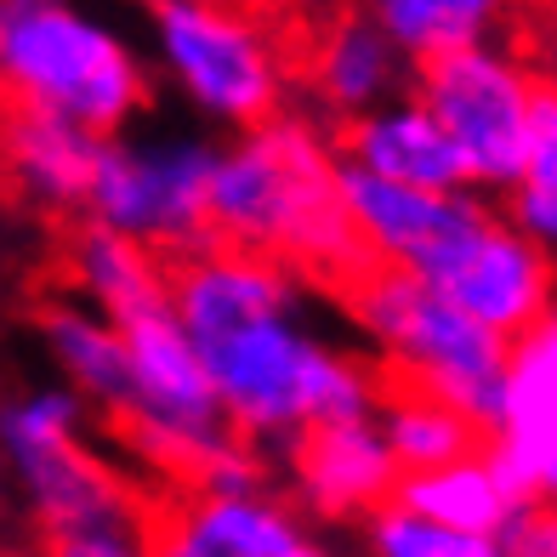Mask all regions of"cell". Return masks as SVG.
Returning a JSON list of instances; mask_svg holds the SVG:
<instances>
[{
    "mask_svg": "<svg viewBox=\"0 0 557 557\" xmlns=\"http://www.w3.org/2000/svg\"><path fill=\"white\" fill-rule=\"evenodd\" d=\"M171 308L199 347L227 426L245 444L301 438L382 404V375L308 324L296 268L239 245H199L171 262Z\"/></svg>",
    "mask_w": 557,
    "mask_h": 557,
    "instance_id": "obj_1",
    "label": "cell"
},
{
    "mask_svg": "<svg viewBox=\"0 0 557 557\" xmlns=\"http://www.w3.org/2000/svg\"><path fill=\"white\" fill-rule=\"evenodd\" d=\"M336 143L308 114H268L234 143H216L211 160V239L257 257H278L324 278L370 268L336 194Z\"/></svg>",
    "mask_w": 557,
    "mask_h": 557,
    "instance_id": "obj_2",
    "label": "cell"
},
{
    "mask_svg": "<svg viewBox=\"0 0 557 557\" xmlns=\"http://www.w3.org/2000/svg\"><path fill=\"white\" fill-rule=\"evenodd\" d=\"M148 52L86 0H0V103L125 132L148 109Z\"/></svg>",
    "mask_w": 557,
    "mask_h": 557,
    "instance_id": "obj_3",
    "label": "cell"
},
{
    "mask_svg": "<svg viewBox=\"0 0 557 557\" xmlns=\"http://www.w3.org/2000/svg\"><path fill=\"white\" fill-rule=\"evenodd\" d=\"M347 319L382 352V364L398 375V387H421L455 404L478 433L495 426L506 336L467 319L438 285H426V278L404 268L370 262L347 278Z\"/></svg>",
    "mask_w": 557,
    "mask_h": 557,
    "instance_id": "obj_4",
    "label": "cell"
},
{
    "mask_svg": "<svg viewBox=\"0 0 557 557\" xmlns=\"http://www.w3.org/2000/svg\"><path fill=\"white\" fill-rule=\"evenodd\" d=\"M114 324L125 342V364H132V398L114 416V426L148 467L194 484V472L239 433L222 416L211 375L199 364V347L171 308V290L114 313Z\"/></svg>",
    "mask_w": 557,
    "mask_h": 557,
    "instance_id": "obj_5",
    "label": "cell"
},
{
    "mask_svg": "<svg viewBox=\"0 0 557 557\" xmlns=\"http://www.w3.org/2000/svg\"><path fill=\"white\" fill-rule=\"evenodd\" d=\"M148 69L222 132L285 109L278 46L227 0H148Z\"/></svg>",
    "mask_w": 557,
    "mask_h": 557,
    "instance_id": "obj_6",
    "label": "cell"
},
{
    "mask_svg": "<svg viewBox=\"0 0 557 557\" xmlns=\"http://www.w3.org/2000/svg\"><path fill=\"white\" fill-rule=\"evenodd\" d=\"M86 416L91 404L69 382L29 387L0 404V449L46 535L143 523L132 484L86 444Z\"/></svg>",
    "mask_w": 557,
    "mask_h": 557,
    "instance_id": "obj_7",
    "label": "cell"
},
{
    "mask_svg": "<svg viewBox=\"0 0 557 557\" xmlns=\"http://www.w3.org/2000/svg\"><path fill=\"white\" fill-rule=\"evenodd\" d=\"M211 160H216V143L206 137H183V132L137 137L132 125L109 132L103 148H97V171L81 216L160 250V257H188V250L211 245V216H206Z\"/></svg>",
    "mask_w": 557,
    "mask_h": 557,
    "instance_id": "obj_8",
    "label": "cell"
},
{
    "mask_svg": "<svg viewBox=\"0 0 557 557\" xmlns=\"http://www.w3.org/2000/svg\"><path fill=\"white\" fill-rule=\"evenodd\" d=\"M535 74L500 40H472L416 63V97L438 114L478 194H506L523 171Z\"/></svg>",
    "mask_w": 557,
    "mask_h": 557,
    "instance_id": "obj_9",
    "label": "cell"
},
{
    "mask_svg": "<svg viewBox=\"0 0 557 557\" xmlns=\"http://www.w3.org/2000/svg\"><path fill=\"white\" fill-rule=\"evenodd\" d=\"M336 194L364 257L416 278H438L455 250L495 216L490 194L478 188H410L347 160H336Z\"/></svg>",
    "mask_w": 557,
    "mask_h": 557,
    "instance_id": "obj_10",
    "label": "cell"
},
{
    "mask_svg": "<svg viewBox=\"0 0 557 557\" xmlns=\"http://www.w3.org/2000/svg\"><path fill=\"white\" fill-rule=\"evenodd\" d=\"M484 455L518 500H557V308L506 342Z\"/></svg>",
    "mask_w": 557,
    "mask_h": 557,
    "instance_id": "obj_11",
    "label": "cell"
},
{
    "mask_svg": "<svg viewBox=\"0 0 557 557\" xmlns=\"http://www.w3.org/2000/svg\"><path fill=\"white\" fill-rule=\"evenodd\" d=\"M426 285H438L467 319H478L484 331H495L506 342L557 308V268L500 211Z\"/></svg>",
    "mask_w": 557,
    "mask_h": 557,
    "instance_id": "obj_12",
    "label": "cell"
},
{
    "mask_svg": "<svg viewBox=\"0 0 557 557\" xmlns=\"http://www.w3.org/2000/svg\"><path fill=\"white\" fill-rule=\"evenodd\" d=\"M285 449H290L296 500L319 518H370L398 490V461H393L375 416L308 426Z\"/></svg>",
    "mask_w": 557,
    "mask_h": 557,
    "instance_id": "obj_13",
    "label": "cell"
},
{
    "mask_svg": "<svg viewBox=\"0 0 557 557\" xmlns=\"http://www.w3.org/2000/svg\"><path fill=\"white\" fill-rule=\"evenodd\" d=\"M336 154L359 171H375L387 183H410V188H472L467 165L455 154L449 132L438 114L421 103L416 91H398L387 103H375L364 114L342 120V143Z\"/></svg>",
    "mask_w": 557,
    "mask_h": 557,
    "instance_id": "obj_14",
    "label": "cell"
},
{
    "mask_svg": "<svg viewBox=\"0 0 557 557\" xmlns=\"http://www.w3.org/2000/svg\"><path fill=\"white\" fill-rule=\"evenodd\" d=\"M301 541L296 512L257 490H194L148 541L154 557H278Z\"/></svg>",
    "mask_w": 557,
    "mask_h": 557,
    "instance_id": "obj_15",
    "label": "cell"
},
{
    "mask_svg": "<svg viewBox=\"0 0 557 557\" xmlns=\"http://www.w3.org/2000/svg\"><path fill=\"white\" fill-rule=\"evenodd\" d=\"M97 148L103 132H91L81 120L40 114V109H7L0 120V165H7L12 188L23 199H35L40 211H81Z\"/></svg>",
    "mask_w": 557,
    "mask_h": 557,
    "instance_id": "obj_16",
    "label": "cell"
},
{
    "mask_svg": "<svg viewBox=\"0 0 557 557\" xmlns=\"http://www.w3.org/2000/svg\"><path fill=\"white\" fill-rule=\"evenodd\" d=\"M410 58L387 40V29L370 12H342L331 29L319 35L313 52V97L336 120H352L375 103H387L410 86Z\"/></svg>",
    "mask_w": 557,
    "mask_h": 557,
    "instance_id": "obj_17",
    "label": "cell"
},
{
    "mask_svg": "<svg viewBox=\"0 0 557 557\" xmlns=\"http://www.w3.org/2000/svg\"><path fill=\"white\" fill-rule=\"evenodd\" d=\"M40 342L52 352L58 375L91 404V410H103L109 421L125 410V398H132V364H125L120 324L109 313H97L81 296L52 301L40 319Z\"/></svg>",
    "mask_w": 557,
    "mask_h": 557,
    "instance_id": "obj_18",
    "label": "cell"
},
{
    "mask_svg": "<svg viewBox=\"0 0 557 557\" xmlns=\"http://www.w3.org/2000/svg\"><path fill=\"white\" fill-rule=\"evenodd\" d=\"M69 285L81 301H91L97 313H125L148 296H165L171 290V268L160 250H148L137 239L114 234V227H74L69 239Z\"/></svg>",
    "mask_w": 557,
    "mask_h": 557,
    "instance_id": "obj_19",
    "label": "cell"
},
{
    "mask_svg": "<svg viewBox=\"0 0 557 557\" xmlns=\"http://www.w3.org/2000/svg\"><path fill=\"white\" fill-rule=\"evenodd\" d=\"M398 506L433 518V523H449V529H478V535H495L500 518L518 506V495L500 484L495 461L478 444L472 455H455L444 467H426V472H398V490H393Z\"/></svg>",
    "mask_w": 557,
    "mask_h": 557,
    "instance_id": "obj_20",
    "label": "cell"
},
{
    "mask_svg": "<svg viewBox=\"0 0 557 557\" xmlns=\"http://www.w3.org/2000/svg\"><path fill=\"white\" fill-rule=\"evenodd\" d=\"M359 12L382 23L410 63H426L449 46L495 40L506 17L518 12V0H359Z\"/></svg>",
    "mask_w": 557,
    "mask_h": 557,
    "instance_id": "obj_21",
    "label": "cell"
},
{
    "mask_svg": "<svg viewBox=\"0 0 557 557\" xmlns=\"http://www.w3.org/2000/svg\"><path fill=\"white\" fill-rule=\"evenodd\" d=\"M500 199V216L557 268V81H535V91H529L523 171Z\"/></svg>",
    "mask_w": 557,
    "mask_h": 557,
    "instance_id": "obj_22",
    "label": "cell"
},
{
    "mask_svg": "<svg viewBox=\"0 0 557 557\" xmlns=\"http://www.w3.org/2000/svg\"><path fill=\"white\" fill-rule=\"evenodd\" d=\"M375 426H382L398 472L444 467V461H455V455H472L478 444H484V433H478L455 404L421 393V387L382 393V404H375Z\"/></svg>",
    "mask_w": 557,
    "mask_h": 557,
    "instance_id": "obj_23",
    "label": "cell"
},
{
    "mask_svg": "<svg viewBox=\"0 0 557 557\" xmlns=\"http://www.w3.org/2000/svg\"><path fill=\"white\" fill-rule=\"evenodd\" d=\"M364 546L370 557H500L495 535H478V529H449L410 512L398 500H382L375 512L364 518Z\"/></svg>",
    "mask_w": 557,
    "mask_h": 557,
    "instance_id": "obj_24",
    "label": "cell"
},
{
    "mask_svg": "<svg viewBox=\"0 0 557 557\" xmlns=\"http://www.w3.org/2000/svg\"><path fill=\"white\" fill-rule=\"evenodd\" d=\"M500 557H557V500H518L495 529Z\"/></svg>",
    "mask_w": 557,
    "mask_h": 557,
    "instance_id": "obj_25",
    "label": "cell"
},
{
    "mask_svg": "<svg viewBox=\"0 0 557 557\" xmlns=\"http://www.w3.org/2000/svg\"><path fill=\"white\" fill-rule=\"evenodd\" d=\"M46 557H154V552H148L143 523H109V529H69V535H52Z\"/></svg>",
    "mask_w": 557,
    "mask_h": 557,
    "instance_id": "obj_26",
    "label": "cell"
},
{
    "mask_svg": "<svg viewBox=\"0 0 557 557\" xmlns=\"http://www.w3.org/2000/svg\"><path fill=\"white\" fill-rule=\"evenodd\" d=\"M278 557H342V552H331V546H324V541H308V535H301L290 552H278Z\"/></svg>",
    "mask_w": 557,
    "mask_h": 557,
    "instance_id": "obj_27",
    "label": "cell"
}]
</instances>
